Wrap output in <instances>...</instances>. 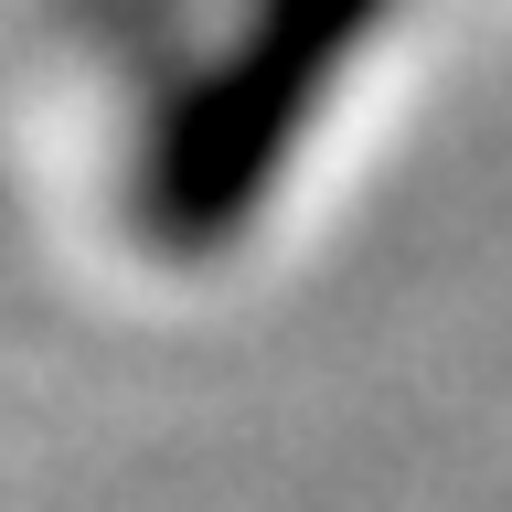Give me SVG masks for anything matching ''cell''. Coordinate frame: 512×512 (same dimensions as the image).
<instances>
[{
	"label": "cell",
	"instance_id": "6da1fadb",
	"mask_svg": "<svg viewBox=\"0 0 512 512\" xmlns=\"http://www.w3.org/2000/svg\"><path fill=\"white\" fill-rule=\"evenodd\" d=\"M374 0H267L256 32L182 96V118L150 139L139 171V224L160 246H214L224 224L246 214L256 192L278 182V150L299 139L310 96L331 86V64L363 43Z\"/></svg>",
	"mask_w": 512,
	"mask_h": 512
}]
</instances>
